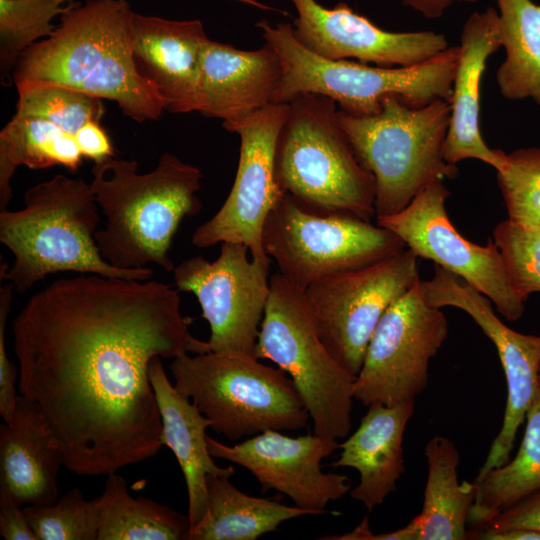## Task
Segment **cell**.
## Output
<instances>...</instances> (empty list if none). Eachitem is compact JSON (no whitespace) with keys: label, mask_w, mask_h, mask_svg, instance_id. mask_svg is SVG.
<instances>
[{"label":"cell","mask_w":540,"mask_h":540,"mask_svg":"<svg viewBox=\"0 0 540 540\" xmlns=\"http://www.w3.org/2000/svg\"><path fill=\"white\" fill-rule=\"evenodd\" d=\"M254 357L272 361L290 377L315 434L335 440L348 436L356 376L344 369L323 343L304 291L279 272L270 277Z\"/></svg>","instance_id":"obj_9"},{"label":"cell","mask_w":540,"mask_h":540,"mask_svg":"<svg viewBox=\"0 0 540 540\" xmlns=\"http://www.w3.org/2000/svg\"><path fill=\"white\" fill-rule=\"evenodd\" d=\"M133 59L171 113L197 111L201 59L209 40L200 20H171L135 13Z\"/></svg>","instance_id":"obj_19"},{"label":"cell","mask_w":540,"mask_h":540,"mask_svg":"<svg viewBox=\"0 0 540 540\" xmlns=\"http://www.w3.org/2000/svg\"><path fill=\"white\" fill-rule=\"evenodd\" d=\"M289 1L297 11L292 25L296 39L322 58H353L383 67L412 66L448 48L444 34L385 31L345 2L325 8L315 0Z\"/></svg>","instance_id":"obj_18"},{"label":"cell","mask_w":540,"mask_h":540,"mask_svg":"<svg viewBox=\"0 0 540 540\" xmlns=\"http://www.w3.org/2000/svg\"><path fill=\"white\" fill-rule=\"evenodd\" d=\"M424 453L428 474L422 510L410 521L418 540L468 539L466 523L476 499V484L459 483V452L450 439L431 438Z\"/></svg>","instance_id":"obj_25"},{"label":"cell","mask_w":540,"mask_h":540,"mask_svg":"<svg viewBox=\"0 0 540 540\" xmlns=\"http://www.w3.org/2000/svg\"><path fill=\"white\" fill-rule=\"evenodd\" d=\"M134 14L127 0L77 2L51 36L21 54L13 84H60L117 103L137 123L158 120L167 106L136 70Z\"/></svg>","instance_id":"obj_2"},{"label":"cell","mask_w":540,"mask_h":540,"mask_svg":"<svg viewBox=\"0 0 540 540\" xmlns=\"http://www.w3.org/2000/svg\"><path fill=\"white\" fill-rule=\"evenodd\" d=\"M322 540H418V533L411 522L405 527L392 532L374 534L370 527L368 517L365 516L352 531L332 536H323Z\"/></svg>","instance_id":"obj_40"},{"label":"cell","mask_w":540,"mask_h":540,"mask_svg":"<svg viewBox=\"0 0 540 540\" xmlns=\"http://www.w3.org/2000/svg\"><path fill=\"white\" fill-rule=\"evenodd\" d=\"M263 246L303 291L327 276L363 268L404 250L392 231L348 213H318L284 194L269 213Z\"/></svg>","instance_id":"obj_10"},{"label":"cell","mask_w":540,"mask_h":540,"mask_svg":"<svg viewBox=\"0 0 540 540\" xmlns=\"http://www.w3.org/2000/svg\"><path fill=\"white\" fill-rule=\"evenodd\" d=\"M415 402L372 404L359 427L343 443L334 467H351L360 475L350 496L371 512L396 490L404 473L403 435Z\"/></svg>","instance_id":"obj_23"},{"label":"cell","mask_w":540,"mask_h":540,"mask_svg":"<svg viewBox=\"0 0 540 540\" xmlns=\"http://www.w3.org/2000/svg\"><path fill=\"white\" fill-rule=\"evenodd\" d=\"M449 190L438 179L420 191L401 211L377 216L376 224L396 234L417 257L463 279L486 297L507 320L523 315L524 301L514 291L498 246H484L462 236L452 224L445 203Z\"/></svg>","instance_id":"obj_15"},{"label":"cell","mask_w":540,"mask_h":540,"mask_svg":"<svg viewBox=\"0 0 540 540\" xmlns=\"http://www.w3.org/2000/svg\"><path fill=\"white\" fill-rule=\"evenodd\" d=\"M240 243L223 242L214 261L202 256L173 269L179 291L193 293L210 327L207 349L254 356L270 292V263L249 259Z\"/></svg>","instance_id":"obj_14"},{"label":"cell","mask_w":540,"mask_h":540,"mask_svg":"<svg viewBox=\"0 0 540 540\" xmlns=\"http://www.w3.org/2000/svg\"><path fill=\"white\" fill-rule=\"evenodd\" d=\"M76 0H0V81L8 87L21 54L55 31L53 20Z\"/></svg>","instance_id":"obj_31"},{"label":"cell","mask_w":540,"mask_h":540,"mask_svg":"<svg viewBox=\"0 0 540 540\" xmlns=\"http://www.w3.org/2000/svg\"><path fill=\"white\" fill-rule=\"evenodd\" d=\"M227 475L207 477V510L189 530L187 540H255L284 521L308 512L281 502L248 495Z\"/></svg>","instance_id":"obj_26"},{"label":"cell","mask_w":540,"mask_h":540,"mask_svg":"<svg viewBox=\"0 0 540 540\" xmlns=\"http://www.w3.org/2000/svg\"><path fill=\"white\" fill-rule=\"evenodd\" d=\"M493 241L517 295L525 302L532 293L540 292V225L507 219L494 228Z\"/></svg>","instance_id":"obj_35"},{"label":"cell","mask_w":540,"mask_h":540,"mask_svg":"<svg viewBox=\"0 0 540 540\" xmlns=\"http://www.w3.org/2000/svg\"><path fill=\"white\" fill-rule=\"evenodd\" d=\"M82 158L75 135L44 119L15 114L0 132V211L12 199L11 180L19 166L61 165L74 172Z\"/></svg>","instance_id":"obj_27"},{"label":"cell","mask_w":540,"mask_h":540,"mask_svg":"<svg viewBox=\"0 0 540 540\" xmlns=\"http://www.w3.org/2000/svg\"><path fill=\"white\" fill-rule=\"evenodd\" d=\"M98 209L90 183L81 178L57 174L27 189L23 208L0 211V242L14 255L12 266L1 263V279L20 294L64 271L151 279V267L118 268L102 257L95 239Z\"/></svg>","instance_id":"obj_4"},{"label":"cell","mask_w":540,"mask_h":540,"mask_svg":"<svg viewBox=\"0 0 540 540\" xmlns=\"http://www.w3.org/2000/svg\"><path fill=\"white\" fill-rule=\"evenodd\" d=\"M419 281L387 309L370 338L353 384L354 399L367 407L415 402L428 385L430 360L449 328L441 308L423 297Z\"/></svg>","instance_id":"obj_12"},{"label":"cell","mask_w":540,"mask_h":540,"mask_svg":"<svg viewBox=\"0 0 540 540\" xmlns=\"http://www.w3.org/2000/svg\"><path fill=\"white\" fill-rule=\"evenodd\" d=\"M525 419L516 456L473 481L477 494L468 522L477 527L487 525L502 511L540 490V386Z\"/></svg>","instance_id":"obj_28"},{"label":"cell","mask_w":540,"mask_h":540,"mask_svg":"<svg viewBox=\"0 0 540 540\" xmlns=\"http://www.w3.org/2000/svg\"><path fill=\"white\" fill-rule=\"evenodd\" d=\"M288 111L289 103L271 104L223 126L240 137L237 172L220 209L192 234L194 246L240 243L248 247L252 259L272 261L263 246V229L284 195L276 178L275 152Z\"/></svg>","instance_id":"obj_13"},{"label":"cell","mask_w":540,"mask_h":540,"mask_svg":"<svg viewBox=\"0 0 540 540\" xmlns=\"http://www.w3.org/2000/svg\"><path fill=\"white\" fill-rule=\"evenodd\" d=\"M497 180L508 219L540 225V147L520 148L507 154Z\"/></svg>","instance_id":"obj_34"},{"label":"cell","mask_w":540,"mask_h":540,"mask_svg":"<svg viewBox=\"0 0 540 540\" xmlns=\"http://www.w3.org/2000/svg\"><path fill=\"white\" fill-rule=\"evenodd\" d=\"M337 103L301 93L289 102L275 152L279 188L318 213L376 216V181L357 159L337 118Z\"/></svg>","instance_id":"obj_6"},{"label":"cell","mask_w":540,"mask_h":540,"mask_svg":"<svg viewBox=\"0 0 540 540\" xmlns=\"http://www.w3.org/2000/svg\"><path fill=\"white\" fill-rule=\"evenodd\" d=\"M337 118L357 159L375 178V218L401 211L433 181L458 174L444 159L450 100L413 108L387 97L373 115L338 109Z\"/></svg>","instance_id":"obj_7"},{"label":"cell","mask_w":540,"mask_h":540,"mask_svg":"<svg viewBox=\"0 0 540 540\" xmlns=\"http://www.w3.org/2000/svg\"><path fill=\"white\" fill-rule=\"evenodd\" d=\"M505 61L496 73L508 100L532 99L540 106V5L531 0H494Z\"/></svg>","instance_id":"obj_29"},{"label":"cell","mask_w":540,"mask_h":540,"mask_svg":"<svg viewBox=\"0 0 540 540\" xmlns=\"http://www.w3.org/2000/svg\"><path fill=\"white\" fill-rule=\"evenodd\" d=\"M16 88L15 114L44 119L73 135L89 122L100 123L105 113L102 99L64 85L29 83Z\"/></svg>","instance_id":"obj_32"},{"label":"cell","mask_w":540,"mask_h":540,"mask_svg":"<svg viewBox=\"0 0 540 540\" xmlns=\"http://www.w3.org/2000/svg\"><path fill=\"white\" fill-rule=\"evenodd\" d=\"M174 387L231 441L268 430L296 431L310 415L293 381L252 355L214 352L180 355L170 364Z\"/></svg>","instance_id":"obj_8"},{"label":"cell","mask_w":540,"mask_h":540,"mask_svg":"<svg viewBox=\"0 0 540 540\" xmlns=\"http://www.w3.org/2000/svg\"><path fill=\"white\" fill-rule=\"evenodd\" d=\"M409 248L372 265L320 279L304 298L323 343L349 373H359L370 338L387 309L419 280Z\"/></svg>","instance_id":"obj_11"},{"label":"cell","mask_w":540,"mask_h":540,"mask_svg":"<svg viewBox=\"0 0 540 540\" xmlns=\"http://www.w3.org/2000/svg\"><path fill=\"white\" fill-rule=\"evenodd\" d=\"M539 386H540V372H539Z\"/></svg>","instance_id":"obj_43"},{"label":"cell","mask_w":540,"mask_h":540,"mask_svg":"<svg viewBox=\"0 0 540 540\" xmlns=\"http://www.w3.org/2000/svg\"><path fill=\"white\" fill-rule=\"evenodd\" d=\"M179 292L87 274L53 281L16 315L18 389L45 415L70 472L107 476L163 446L150 361L208 352Z\"/></svg>","instance_id":"obj_1"},{"label":"cell","mask_w":540,"mask_h":540,"mask_svg":"<svg viewBox=\"0 0 540 540\" xmlns=\"http://www.w3.org/2000/svg\"><path fill=\"white\" fill-rule=\"evenodd\" d=\"M459 46L444 159L453 165L465 159H477L499 172L506 165L507 154L489 148L480 130L482 76L487 59L502 46L498 10L489 6L472 13L463 25Z\"/></svg>","instance_id":"obj_21"},{"label":"cell","mask_w":540,"mask_h":540,"mask_svg":"<svg viewBox=\"0 0 540 540\" xmlns=\"http://www.w3.org/2000/svg\"><path fill=\"white\" fill-rule=\"evenodd\" d=\"M479 528L492 532L518 528L540 531V490L502 511L487 525Z\"/></svg>","instance_id":"obj_37"},{"label":"cell","mask_w":540,"mask_h":540,"mask_svg":"<svg viewBox=\"0 0 540 540\" xmlns=\"http://www.w3.org/2000/svg\"><path fill=\"white\" fill-rule=\"evenodd\" d=\"M99 504L97 540L188 539V516L149 498H133L125 479L116 472L107 475Z\"/></svg>","instance_id":"obj_30"},{"label":"cell","mask_w":540,"mask_h":540,"mask_svg":"<svg viewBox=\"0 0 540 540\" xmlns=\"http://www.w3.org/2000/svg\"><path fill=\"white\" fill-rule=\"evenodd\" d=\"M234 1H238L240 3L247 4V5L262 9V10L280 12L279 10H276L275 8L269 5L259 2L258 0H234Z\"/></svg>","instance_id":"obj_42"},{"label":"cell","mask_w":540,"mask_h":540,"mask_svg":"<svg viewBox=\"0 0 540 540\" xmlns=\"http://www.w3.org/2000/svg\"><path fill=\"white\" fill-rule=\"evenodd\" d=\"M265 43L280 58L283 78L275 104L289 103L301 93L333 99L339 109L356 116L373 115L383 100L395 97L419 108L438 99L450 100L460 46L412 66H368L365 63L330 60L315 55L296 39L290 23H256Z\"/></svg>","instance_id":"obj_5"},{"label":"cell","mask_w":540,"mask_h":540,"mask_svg":"<svg viewBox=\"0 0 540 540\" xmlns=\"http://www.w3.org/2000/svg\"><path fill=\"white\" fill-rule=\"evenodd\" d=\"M64 466L61 445L39 406L18 395L12 419L0 425V496L19 506L54 504Z\"/></svg>","instance_id":"obj_22"},{"label":"cell","mask_w":540,"mask_h":540,"mask_svg":"<svg viewBox=\"0 0 540 540\" xmlns=\"http://www.w3.org/2000/svg\"><path fill=\"white\" fill-rule=\"evenodd\" d=\"M90 183L105 225L95 234L102 257L111 265L136 269L155 264L174 269L172 241L186 216L202 203L201 170L172 153L161 155L150 172L139 173L135 160L111 157L94 163Z\"/></svg>","instance_id":"obj_3"},{"label":"cell","mask_w":540,"mask_h":540,"mask_svg":"<svg viewBox=\"0 0 540 540\" xmlns=\"http://www.w3.org/2000/svg\"><path fill=\"white\" fill-rule=\"evenodd\" d=\"M75 139L83 157L93 160L94 163L114 157L113 144L100 123L85 124L76 132Z\"/></svg>","instance_id":"obj_38"},{"label":"cell","mask_w":540,"mask_h":540,"mask_svg":"<svg viewBox=\"0 0 540 540\" xmlns=\"http://www.w3.org/2000/svg\"><path fill=\"white\" fill-rule=\"evenodd\" d=\"M213 457L225 459L247 469L259 482L261 491L275 490L288 496L308 514H324L330 501L345 496L350 479L338 473H325L321 462L339 443L317 434L290 437L268 430L226 445L207 435Z\"/></svg>","instance_id":"obj_17"},{"label":"cell","mask_w":540,"mask_h":540,"mask_svg":"<svg viewBox=\"0 0 540 540\" xmlns=\"http://www.w3.org/2000/svg\"><path fill=\"white\" fill-rule=\"evenodd\" d=\"M476 1L477 0H402V3L427 19H437L455 3H474Z\"/></svg>","instance_id":"obj_41"},{"label":"cell","mask_w":540,"mask_h":540,"mask_svg":"<svg viewBox=\"0 0 540 540\" xmlns=\"http://www.w3.org/2000/svg\"><path fill=\"white\" fill-rule=\"evenodd\" d=\"M283 78L279 56L264 43L256 50L208 40L204 46L197 112L222 120L238 121L271 104Z\"/></svg>","instance_id":"obj_20"},{"label":"cell","mask_w":540,"mask_h":540,"mask_svg":"<svg viewBox=\"0 0 540 540\" xmlns=\"http://www.w3.org/2000/svg\"><path fill=\"white\" fill-rule=\"evenodd\" d=\"M0 534L6 540H37L21 506L0 496Z\"/></svg>","instance_id":"obj_39"},{"label":"cell","mask_w":540,"mask_h":540,"mask_svg":"<svg viewBox=\"0 0 540 540\" xmlns=\"http://www.w3.org/2000/svg\"><path fill=\"white\" fill-rule=\"evenodd\" d=\"M23 511L37 540H97L101 518L99 497L87 500L77 488L52 505H25Z\"/></svg>","instance_id":"obj_33"},{"label":"cell","mask_w":540,"mask_h":540,"mask_svg":"<svg viewBox=\"0 0 540 540\" xmlns=\"http://www.w3.org/2000/svg\"><path fill=\"white\" fill-rule=\"evenodd\" d=\"M430 280H420V291L432 306L456 307L466 312L493 342L507 383V402L498 435L475 479L506 464L518 428L524 423L539 387L540 336L522 334L506 326L494 313L491 300L453 273L435 265Z\"/></svg>","instance_id":"obj_16"},{"label":"cell","mask_w":540,"mask_h":540,"mask_svg":"<svg viewBox=\"0 0 540 540\" xmlns=\"http://www.w3.org/2000/svg\"><path fill=\"white\" fill-rule=\"evenodd\" d=\"M14 290L11 283L0 287V414L4 422L12 419L18 397L15 389L18 368L9 360L5 343L6 322Z\"/></svg>","instance_id":"obj_36"},{"label":"cell","mask_w":540,"mask_h":540,"mask_svg":"<svg viewBox=\"0 0 540 540\" xmlns=\"http://www.w3.org/2000/svg\"><path fill=\"white\" fill-rule=\"evenodd\" d=\"M149 378L162 421V444L173 452L185 478L191 529L207 510V477L232 476L235 469L215 464L207 444L206 428H210V420L170 383L161 357L150 361Z\"/></svg>","instance_id":"obj_24"}]
</instances>
